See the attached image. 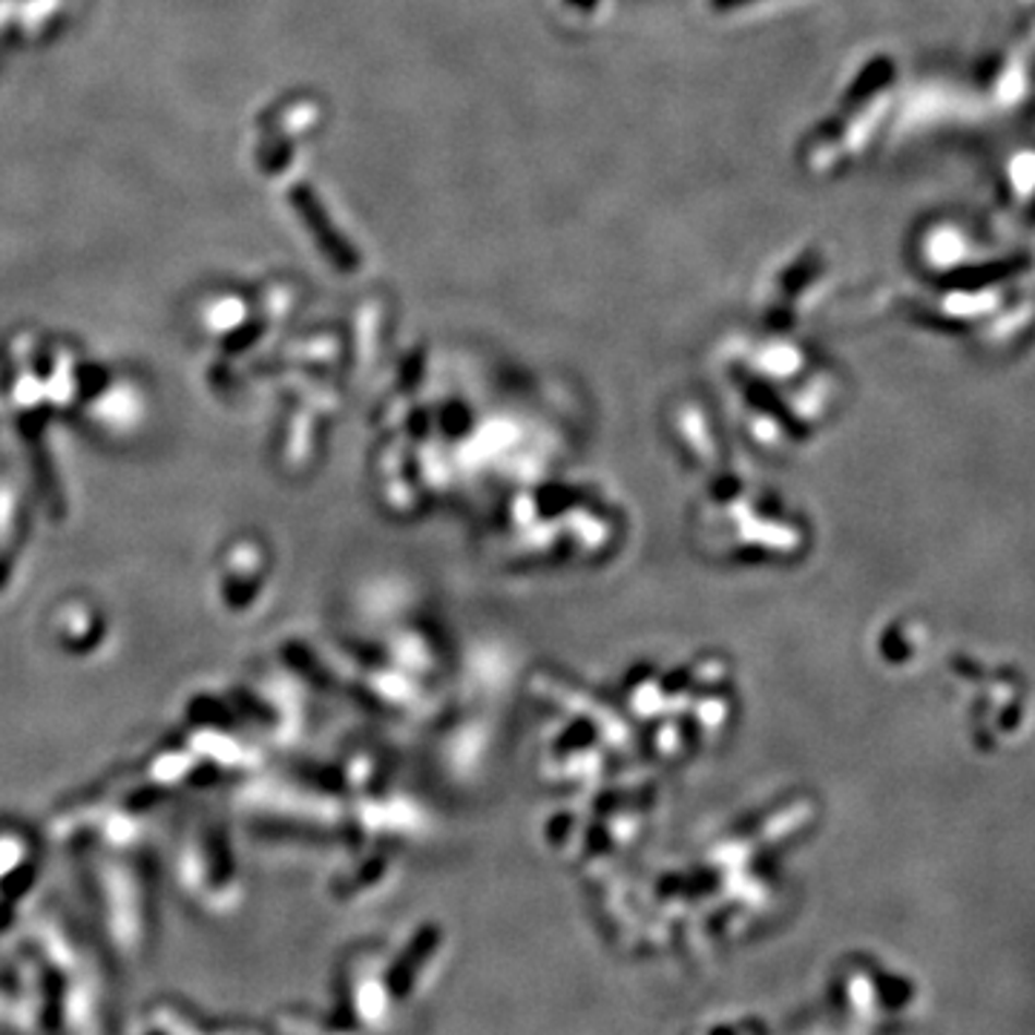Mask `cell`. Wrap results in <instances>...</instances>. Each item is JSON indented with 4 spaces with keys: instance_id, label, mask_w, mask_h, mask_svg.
<instances>
[{
    "instance_id": "6da1fadb",
    "label": "cell",
    "mask_w": 1035,
    "mask_h": 1035,
    "mask_svg": "<svg viewBox=\"0 0 1035 1035\" xmlns=\"http://www.w3.org/2000/svg\"><path fill=\"white\" fill-rule=\"evenodd\" d=\"M720 7H734V3H748V0H717Z\"/></svg>"
}]
</instances>
